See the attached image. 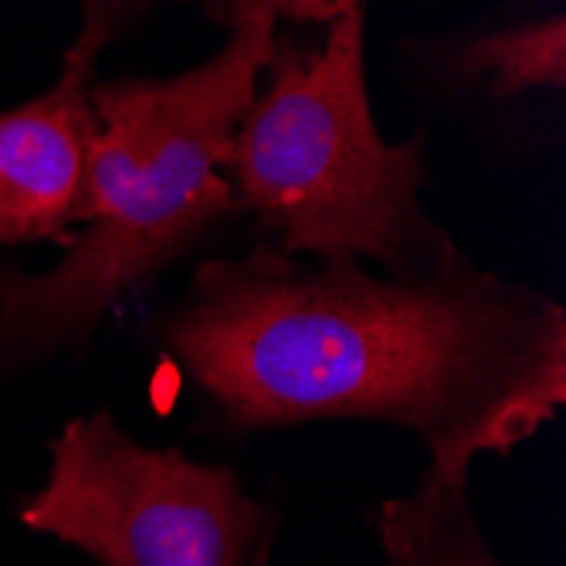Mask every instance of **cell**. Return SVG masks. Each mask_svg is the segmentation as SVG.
Returning a JSON list of instances; mask_svg holds the SVG:
<instances>
[{
  "label": "cell",
  "mask_w": 566,
  "mask_h": 566,
  "mask_svg": "<svg viewBox=\"0 0 566 566\" xmlns=\"http://www.w3.org/2000/svg\"><path fill=\"white\" fill-rule=\"evenodd\" d=\"M157 346L218 434L394 424L438 472L512 454L566 403V308L479 265L394 279L254 244L193 269Z\"/></svg>",
  "instance_id": "6da1fadb"
},
{
  "label": "cell",
  "mask_w": 566,
  "mask_h": 566,
  "mask_svg": "<svg viewBox=\"0 0 566 566\" xmlns=\"http://www.w3.org/2000/svg\"><path fill=\"white\" fill-rule=\"evenodd\" d=\"M211 18L228 38L200 65L95 85L98 129L65 259L41 275L0 272V377L88 343L109 308L241 214L224 157L269 65L285 0L214 4Z\"/></svg>",
  "instance_id": "7a4b0ae2"
},
{
  "label": "cell",
  "mask_w": 566,
  "mask_h": 566,
  "mask_svg": "<svg viewBox=\"0 0 566 566\" xmlns=\"http://www.w3.org/2000/svg\"><path fill=\"white\" fill-rule=\"evenodd\" d=\"M238 211L289 259L377 265L441 279L475 265L424 211V129L377 133L367 88V4H346L319 38L275 31L269 65L224 157Z\"/></svg>",
  "instance_id": "3957f363"
},
{
  "label": "cell",
  "mask_w": 566,
  "mask_h": 566,
  "mask_svg": "<svg viewBox=\"0 0 566 566\" xmlns=\"http://www.w3.org/2000/svg\"><path fill=\"white\" fill-rule=\"evenodd\" d=\"M48 479L24 495V530L95 566H272L282 509L231 465L136 441L113 410L69 421L48 444Z\"/></svg>",
  "instance_id": "277c9868"
},
{
  "label": "cell",
  "mask_w": 566,
  "mask_h": 566,
  "mask_svg": "<svg viewBox=\"0 0 566 566\" xmlns=\"http://www.w3.org/2000/svg\"><path fill=\"white\" fill-rule=\"evenodd\" d=\"M139 11L146 8L98 0L85 4L82 31L65 51L55 85L24 106L0 113V244H72L98 129L92 109L98 59Z\"/></svg>",
  "instance_id": "5b68a950"
},
{
  "label": "cell",
  "mask_w": 566,
  "mask_h": 566,
  "mask_svg": "<svg viewBox=\"0 0 566 566\" xmlns=\"http://www.w3.org/2000/svg\"><path fill=\"white\" fill-rule=\"evenodd\" d=\"M403 51L418 85L472 113H502L566 92V14L559 8L505 24L410 38Z\"/></svg>",
  "instance_id": "8992f818"
},
{
  "label": "cell",
  "mask_w": 566,
  "mask_h": 566,
  "mask_svg": "<svg viewBox=\"0 0 566 566\" xmlns=\"http://www.w3.org/2000/svg\"><path fill=\"white\" fill-rule=\"evenodd\" d=\"M469 479L472 472L424 465L415 489L377 505L374 533L384 566H502L479 526Z\"/></svg>",
  "instance_id": "52a82bcc"
}]
</instances>
